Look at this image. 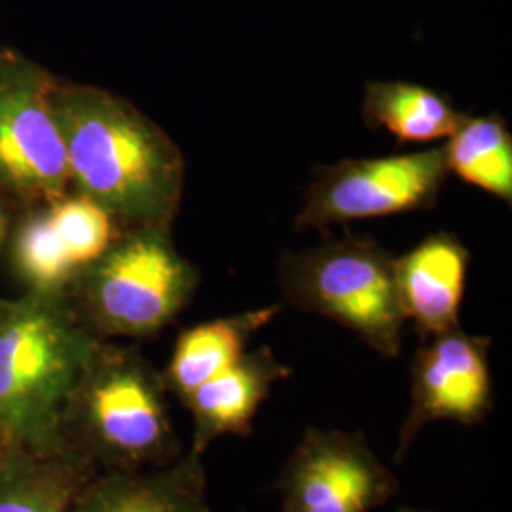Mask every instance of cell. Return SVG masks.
Instances as JSON below:
<instances>
[{"label": "cell", "instance_id": "cell-19", "mask_svg": "<svg viewBox=\"0 0 512 512\" xmlns=\"http://www.w3.org/2000/svg\"><path fill=\"white\" fill-rule=\"evenodd\" d=\"M19 207L12 202L6 194L0 192V255H4L8 238L14 226V220L18 217Z\"/></svg>", "mask_w": 512, "mask_h": 512}, {"label": "cell", "instance_id": "cell-22", "mask_svg": "<svg viewBox=\"0 0 512 512\" xmlns=\"http://www.w3.org/2000/svg\"><path fill=\"white\" fill-rule=\"evenodd\" d=\"M395 512H435L427 511V509H414V507H399Z\"/></svg>", "mask_w": 512, "mask_h": 512}, {"label": "cell", "instance_id": "cell-7", "mask_svg": "<svg viewBox=\"0 0 512 512\" xmlns=\"http://www.w3.org/2000/svg\"><path fill=\"white\" fill-rule=\"evenodd\" d=\"M448 175L442 147L321 167L296 226L321 230L427 209L437 202Z\"/></svg>", "mask_w": 512, "mask_h": 512}, {"label": "cell", "instance_id": "cell-21", "mask_svg": "<svg viewBox=\"0 0 512 512\" xmlns=\"http://www.w3.org/2000/svg\"><path fill=\"white\" fill-rule=\"evenodd\" d=\"M12 304H14V298H2V296H0V325H2L4 319L8 317V313L12 310Z\"/></svg>", "mask_w": 512, "mask_h": 512}, {"label": "cell", "instance_id": "cell-3", "mask_svg": "<svg viewBox=\"0 0 512 512\" xmlns=\"http://www.w3.org/2000/svg\"><path fill=\"white\" fill-rule=\"evenodd\" d=\"M63 439L101 473H135L183 456L167 387L139 349L99 340L63 414Z\"/></svg>", "mask_w": 512, "mask_h": 512}, {"label": "cell", "instance_id": "cell-12", "mask_svg": "<svg viewBox=\"0 0 512 512\" xmlns=\"http://www.w3.org/2000/svg\"><path fill=\"white\" fill-rule=\"evenodd\" d=\"M69 512H213L203 456L183 452L173 463L135 473H101Z\"/></svg>", "mask_w": 512, "mask_h": 512}, {"label": "cell", "instance_id": "cell-16", "mask_svg": "<svg viewBox=\"0 0 512 512\" xmlns=\"http://www.w3.org/2000/svg\"><path fill=\"white\" fill-rule=\"evenodd\" d=\"M442 152L448 171L461 181L512 202V135L501 116L465 114Z\"/></svg>", "mask_w": 512, "mask_h": 512}, {"label": "cell", "instance_id": "cell-8", "mask_svg": "<svg viewBox=\"0 0 512 512\" xmlns=\"http://www.w3.org/2000/svg\"><path fill=\"white\" fill-rule=\"evenodd\" d=\"M281 512H372L401 490L361 431L308 427L277 476Z\"/></svg>", "mask_w": 512, "mask_h": 512}, {"label": "cell", "instance_id": "cell-6", "mask_svg": "<svg viewBox=\"0 0 512 512\" xmlns=\"http://www.w3.org/2000/svg\"><path fill=\"white\" fill-rule=\"evenodd\" d=\"M57 76L16 48H0V192L23 207L71 192L52 90Z\"/></svg>", "mask_w": 512, "mask_h": 512}, {"label": "cell", "instance_id": "cell-9", "mask_svg": "<svg viewBox=\"0 0 512 512\" xmlns=\"http://www.w3.org/2000/svg\"><path fill=\"white\" fill-rule=\"evenodd\" d=\"M492 340L461 327L425 338L410 366V406L395 450L403 461L421 431L437 421L478 425L494 410Z\"/></svg>", "mask_w": 512, "mask_h": 512}, {"label": "cell", "instance_id": "cell-14", "mask_svg": "<svg viewBox=\"0 0 512 512\" xmlns=\"http://www.w3.org/2000/svg\"><path fill=\"white\" fill-rule=\"evenodd\" d=\"M97 475L71 448H16L0 465V512H69Z\"/></svg>", "mask_w": 512, "mask_h": 512}, {"label": "cell", "instance_id": "cell-4", "mask_svg": "<svg viewBox=\"0 0 512 512\" xmlns=\"http://www.w3.org/2000/svg\"><path fill=\"white\" fill-rule=\"evenodd\" d=\"M200 285L167 226L122 228L109 249L74 277L67 298L99 340L148 338L171 325Z\"/></svg>", "mask_w": 512, "mask_h": 512}, {"label": "cell", "instance_id": "cell-13", "mask_svg": "<svg viewBox=\"0 0 512 512\" xmlns=\"http://www.w3.org/2000/svg\"><path fill=\"white\" fill-rule=\"evenodd\" d=\"M281 306H264L219 317L183 330L162 372L167 393L181 403L228 366L238 363L258 330L272 323Z\"/></svg>", "mask_w": 512, "mask_h": 512}, {"label": "cell", "instance_id": "cell-17", "mask_svg": "<svg viewBox=\"0 0 512 512\" xmlns=\"http://www.w3.org/2000/svg\"><path fill=\"white\" fill-rule=\"evenodd\" d=\"M4 255L25 293H67L76 277L55 232L48 203L19 209Z\"/></svg>", "mask_w": 512, "mask_h": 512}, {"label": "cell", "instance_id": "cell-11", "mask_svg": "<svg viewBox=\"0 0 512 512\" xmlns=\"http://www.w3.org/2000/svg\"><path fill=\"white\" fill-rule=\"evenodd\" d=\"M469 268V251L450 234L423 239L395 258V283L404 319L423 338L459 327Z\"/></svg>", "mask_w": 512, "mask_h": 512}, {"label": "cell", "instance_id": "cell-15", "mask_svg": "<svg viewBox=\"0 0 512 512\" xmlns=\"http://www.w3.org/2000/svg\"><path fill=\"white\" fill-rule=\"evenodd\" d=\"M363 114L372 128L389 131L401 143L448 139L465 116L444 95L410 82L368 84Z\"/></svg>", "mask_w": 512, "mask_h": 512}, {"label": "cell", "instance_id": "cell-20", "mask_svg": "<svg viewBox=\"0 0 512 512\" xmlns=\"http://www.w3.org/2000/svg\"><path fill=\"white\" fill-rule=\"evenodd\" d=\"M16 448H18L16 444H12L4 435H0V465L4 463V459L8 458Z\"/></svg>", "mask_w": 512, "mask_h": 512}, {"label": "cell", "instance_id": "cell-5", "mask_svg": "<svg viewBox=\"0 0 512 512\" xmlns=\"http://www.w3.org/2000/svg\"><path fill=\"white\" fill-rule=\"evenodd\" d=\"M277 283L294 310L342 325L385 359L401 355L406 319L395 256L374 239L346 236L285 255Z\"/></svg>", "mask_w": 512, "mask_h": 512}, {"label": "cell", "instance_id": "cell-18", "mask_svg": "<svg viewBox=\"0 0 512 512\" xmlns=\"http://www.w3.org/2000/svg\"><path fill=\"white\" fill-rule=\"evenodd\" d=\"M48 211L76 275L103 255L122 232V226L101 205L73 190L48 203Z\"/></svg>", "mask_w": 512, "mask_h": 512}, {"label": "cell", "instance_id": "cell-10", "mask_svg": "<svg viewBox=\"0 0 512 512\" xmlns=\"http://www.w3.org/2000/svg\"><path fill=\"white\" fill-rule=\"evenodd\" d=\"M293 376L270 348L247 351L238 363L200 385L184 408L194 421L190 452L203 456L209 446L226 435L249 437L260 406L279 382Z\"/></svg>", "mask_w": 512, "mask_h": 512}, {"label": "cell", "instance_id": "cell-2", "mask_svg": "<svg viewBox=\"0 0 512 512\" xmlns=\"http://www.w3.org/2000/svg\"><path fill=\"white\" fill-rule=\"evenodd\" d=\"M99 344L67 293H23L0 325V435L18 448H69L63 414Z\"/></svg>", "mask_w": 512, "mask_h": 512}, {"label": "cell", "instance_id": "cell-1", "mask_svg": "<svg viewBox=\"0 0 512 512\" xmlns=\"http://www.w3.org/2000/svg\"><path fill=\"white\" fill-rule=\"evenodd\" d=\"M71 190L122 228H171L181 207L184 158L175 141L128 99L92 84L55 80Z\"/></svg>", "mask_w": 512, "mask_h": 512}]
</instances>
